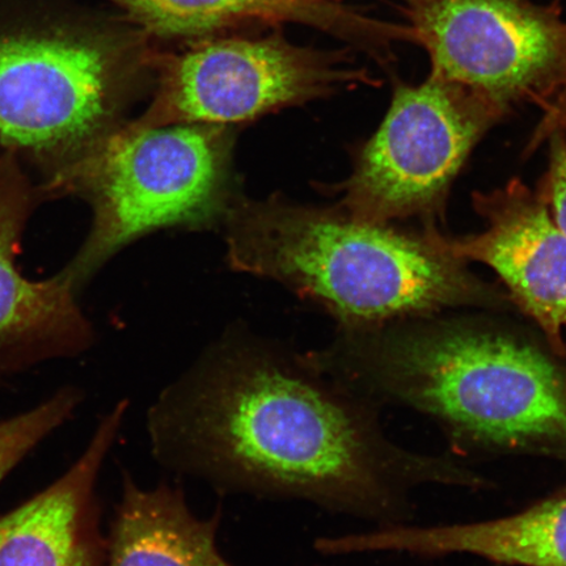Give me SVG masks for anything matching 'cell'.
I'll return each instance as SVG.
<instances>
[{"label": "cell", "instance_id": "16", "mask_svg": "<svg viewBox=\"0 0 566 566\" xmlns=\"http://www.w3.org/2000/svg\"><path fill=\"white\" fill-rule=\"evenodd\" d=\"M541 198L558 230L566 238V140L557 138Z\"/></svg>", "mask_w": 566, "mask_h": 566}, {"label": "cell", "instance_id": "9", "mask_svg": "<svg viewBox=\"0 0 566 566\" xmlns=\"http://www.w3.org/2000/svg\"><path fill=\"white\" fill-rule=\"evenodd\" d=\"M42 202L27 169L0 154V385L35 366L77 357L95 342L80 292L66 275L32 280L18 264L28 224Z\"/></svg>", "mask_w": 566, "mask_h": 566}, {"label": "cell", "instance_id": "11", "mask_svg": "<svg viewBox=\"0 0 566 566\" xmlns=\"http://www.w3.org/2000/svg\"><path fill=\"white\" fill-rule=\"evenodd\" d=\"M127 410L129 400L118 401L65 475L0 516V566H106L96 486Z\"/></svg>", "mask_w": 566, "mask_h": 566}, {"label": "cell", "instance_id": "7", "mask_svg": "<svg viewBox=\"0 0 566 566\" xmlns=\"http://www.w3.org/2000/svg\"><path fill=\"white\" fill-rule=\"evenodd\" d=\"M504 112L470 90L429 76L399 84L377 133L343 186V212L385 224L428 210L488 126Z\"/></svg>", "mask_w": 566, "mask_h": 566}, {"label": "cell", "instance_id": "12", "mask_svg": "<svg viewBox=\"0 0 566 566\" xmlns=\"http://www.w3.org/2000/svg\"><path fill=\"white\" fill-rule=\"evenodd\" d=\"M222 511L201 520L180 486L145 490L124 472L106 566H233L217 546Z\"/></svg>", "mask_w": 566, "mask_h": 566}, {"label": "cell", "instance_id": "5", "mask_svg": "<svg viewBox=\"0 0 566 566\" xmlns=\"http://www.w3.org/2000/svg\"><path fill=\"white\" fill-rule=\"evenodd\" d=\"M230 126L126 122L62 184L56 200L82 198L92 222L74 258L61 269L77 292L134 240L166 228L223 223L233 190Z\"/></svg>", "mask_w": 566, "mask_h": 566}, {"label": "cell", "instance_id": "14", "mask_svg": "<svg viewBox=\"0 0 566 566\" xmlns=\"http://www.w3.org/2000/svg\"><path fill=\"white\" fill-rule=\"evenodd\" d=\"M442 544L504 565L566 566V491L504 518L450 525Z\"/></svg>", "mask_w": 566, "mask_h": 566}, {"label": "cell", "instance_id": "13", "mask_svg": "<svg viewBox=\"0 0 566 566\" xmlns=\"http://www.w3.org/2000/svg\"><path fill=\"white\" fill-rule=\"evenodd\" d=\"M159 35H198L248 19L313 21L375 45L385 23L337 10L324 0H109Z\"/></svg>", "mask_w": 566, "mask_h": 566}, {"label": "cell", "instance_id": "6", "mask_svg": "<svg viewBox=\"0 0 566 566\" xmlns=\"http://www.w3.org/2000/svg\"><path fill=\"white\" fill-rule=\"evenodd\" d=\"M413 42L430 75L475 92L505 113L555 97L566 77V21L533 0H407Z\"/></svg>", "mask_w": 566, "mask_h": 566}, {"label": "cell", "instance_id": "8", "mask_svg": "<svg viewBox=\"0 0 566 566\" xmlns=\"http://www.w3.org/2000/svg\"><path fill=\"white\" fill-rule=\"evenodd\" d=\"M365 81L335 56L275 40H222L169 63L157 98L133 126H231L314 101L339 84Z\"/></svg>", "mask_w": 566, "mask_h": 566}, {"label": "cell", "instance_id": "1", "mask_svg": "<svg viewBox=\"0 0 566 566\" xmlns=\"http://www.w3.org/2000/svg\"><path fill=\"white\" fill-rule=\"evenodd\" d=\"M153 457L229 494L301 500L396 525L420 484L484 486L450 460L389 442L374 406L295 353L229 334L163 389L147 412Z\"/></svg>", "mask_w": 566, "mask_h": 566}, {"label": "cell", "instance_id": "17", "mask_svg": "<svg viewBox=\"0 0 566 566\" xmlns=\"http://www.w3.org/2000/svg\"><path fill=\"white\" fill-rule=\"evenodd\" d=\"M566 122V77L560 91L554 97V102L548 104L546 116L539 126V130L535 134V140H539L560 129Z\"/></svg>", "mask_w": 566, "mask_h": 566}, {"label": "cell", "instance_id": "2", "mask_svg": "<svg viewBox=\"0 0 566 566\" xmlns=\"http://www.w3.org/2000/svg\"><path fill=\"white\" fill-rule=\"evenodd\" d=\"M306 354L357 398L415 409L467 448L566 460V365L525 339L446 327Z\"/></svg>", "mask_w": 566, "mask_h": 566}, {"label": "cell", "instance_id": "4", "mask_svg": "<svg viewBox=\"0 0 566 566\" xmlns=\"http://www.w3.org/2000/svg\"><path fill=\"white\" fill-rule=\"evenodd\" d=\"M222 224L233 271L277 281L353 329L479 295L457 259L429 239L343 211L238 195Z\"/></svg>", "mask_w": 566, "mask_h": 566}, {"label": "cell", "instance_id": "3", "mask_svg": "<svg viewBox=\"0 0 566 566\" xmlns=\"http://www.w3.org/2000/svg\"><path fill=\"white\" fill-rule=\"evenodd\" d=\"M75 0H0V154L45 201L126 123L137 91L127 39Z\"/></svg>", "mask_w": 566, "mask_h": 566}, {"label": "cell", "instance_id": "10", "mask_svg": "<svg viewBox=\"0 0 566 566\" xmlns=\"http://www.w3.org/2000/svg\"><path fill=\"white\" fill-rule=\"evenodd\" d=\"M485 229L475 235L430 242L457 260L491 266L518 306L539 325L555 353L565 356L566 238L547 205L520 181L475 197Z\"/></svg>", "mask_w": 566, "mask_h": 566}, {"label": "cell", "instance_id": "18", "mask_svg": "<svg viewBox=\"0 0 566 566\" xmlns=\"http://www.w3.org/2000/svg\"><path fill=\"white\" fill-rule=\"evenodd\" d=\"M560 129H564L566 132V122L562 125Z\"/></svg>", "mask_w": 566, "mask_h": 566}, {"label": "cell", "instance_id": "15", "mask_svg": "<svg viewBox=\"0 0 566 566\" xmlns=\"http://www.w3.org/2000/svg\"><path fill=\"white\" fill-rule=\"evenodd\" d=\"M81 401L76 388H62L38 407L0 421V483L35 446L71 419Z\"/></svg>", "mask_w": 566, "mask_h": 566}]
</instances>
